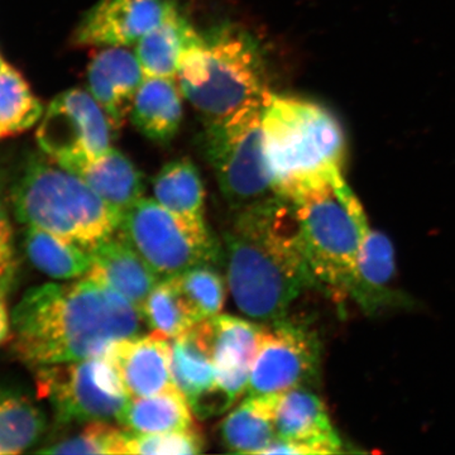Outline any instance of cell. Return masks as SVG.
Returning a JSON list of instances; mask_svg holds the SVG:
<instances>
[{
  "label": "cell",
  "mask_w": 455,
  "mask_h": 455,
  "mask_svg": "<svg viewBox=\"0 0 455 455\" xmlns=\"http://www.w3.org/2000/svg\"><path fill=\"white\" fill-rule=\"evenodd\" d=\"M142 322L130 300L95 278L42 284L13 311L14 350L33 368L82 361L140 335Z\"/></svg>",
  "instance_id": "1"
},
{
  "label": "cell",
  "mask_w": 455,
  "mask_h": 455,
  "mask_svg": "<svg viewBox=\"0 0 455 455\" xmlns=\"http://www.w3.org/2000/svg\"><path fill=\"white\" fill-rule=\"evenodd\" d=\"M233 212L223 233L233 300L254 322H280L302 291L315 286L291 203L275 196Z\"/></svg>",
  "instance_id": "2"
},
{
  "label": "cell",
  "mask_w": 455,
  "mask_h": 455,
  "mask_svg": "<svg viewBox=\"0 0 455 455\" xmlns=\"http://www.w3.org/2000/svg\"><path fill=\"white\" fill-rule=\"evenodd\" d=\"M291 203L315 286L343 307L357 271V196L341 170L301 182L281 194Z\"/></svg>",
  "instance_id": "3"
},
{
  "label": "cell",
  "mask_w": 455,
  "mask_h": 455,
  "mask_svg": "<svg viewBox=\"0 0 455 455\" xmlns=\"http://www.w3.org/2000/svg\"><path fill=\"white\" fill-rule=\"evenodd\" d=\"M176 82L208 121L263 103L269 92L263 50L252 33L235 23L202 33L182 56Z\"/></svg>",
  "instance_id": "4"
},
{
  "label": "cell",
  "mask_w": 455,
  "mask_h": 455,
  "mask_svg": "<svg viewBox=\"0 0 455 455\" xmlns=\"http://www.w3.org/2000/svg\"><path fill=\"white\" fill-rule=\"evenodd\" d=\"M12 202L18 220L89 251L119 229L123 215L82 178L44 157L27 163Z\"/></svg>",
  "instance_id": "5"
},
{
  "label": "cell",
  "mask_w": 455,
  "mask_h": 455,
  "mask_svg": "<svg viewBox=\"0 0 455 455\" xmlns=\"http://www.w3.org/2000/svg\"><path fill=\"white\" fill-rule=\"evenodd\" d=\"M262 130L277 196L307 180L341 170L343 132L324 108L268 92L263 101Z\"/></svg>",
  "instance_id": "6"
},
{
  "label": "cell",
  "mask_w": 455,
  "mask_h": 455,
  "mask_svg": "<svg viewBox=\"0 0 455 455\" xmlns=\"http://www.w3.org/2000/svg\"><path fill=\"white\" fill-rule=\"evenodd\" d=\"M263 103L211 119L203 148L233 211L277 196L269 172L262 130Z\"/></svg>",
  "instance_id": "7"
},
{
  "label": "cell",
  "mask_w": 455,
  "mask_h": 455,
  "mask_svg": "<svg viewBox=\"0 0 455 455\" xmlns=\"http://www.w3.org/2000/svg\"><path fill=\"white\" fill-rule=\"evenodd\" d=\"M118 230L163 280L220 259L206 224L188 223L156 199L140 197L123 212Z\"/></svg>",
  "instance_id": "8"
},
{
  "label": "cell",
  "mask_w": 455,
  "mask_h": 455,
  "mask_svg": "<svg viewBox=\"0 0 455 455\" xmlns=\"http://www.w3.org/2000/svg\"><path fill=\"white\" fill-rule=\"evenodd\" d=\"M36 383L61 425L118 420L131 400L107 355L36 367Z\"/></svg>",
  "instance_id": "9"
},
{
  "label": "cell",
  "mask_w": 455,
  "mask_h": 455,
  "mask_svg": "<svg viewBox=\"0 0 455 455\" xmlns=\"http://www.w3.org/2000/svg\"><path fill=\"white\" fill-rule=\"evenodd\" d=\"M113 128L90 92L71 89L53 99L37 132L42 151L68 171L112 147Z\"/></svg>",
  "instance_id": "10"
},
{
  "label": "cell",
  "mask_w": 455,
  "mask_h": 455,
  "mask_svg": "<svg viewBox=\"0 0 455 455\" xmlns=\"http://www.w3.org/2000/svg\"><path fill=\"white\" fill-rule=\"evenodd\" d=\"M319 341L309 329L286 317L263 325L247 395H280L307 387L319 373Z\"/></svg>",
  "instance_id": "11"
},
{
  "label": "cell",
  "mask_w": 455,
  "mask_h": 455,
  "mask_svg": "<svg viewBox=\"0 0 455 455\" xmlns=\"http://www.w3.org/2000/svg\"><path fill=\"white\" fill-rule=\"evenodd\" d=\"M274 424L276 439L263 454L343 453L324 403L307 386L277 395Z\"/></svg>",
  "instance_id": "12"
},
{
  "label": "cell",
  "mask_w": 455,
  "mask_h": 455,
  "mask_svg": "<svg viewBox=\"0 0 455 455\" xmlns=\"http://www.w3.org/2000/svg\"><path fill=\"white\" fill-rule=\"evenodd\" d=\"M176 9L172 0H99L84 14L73 41L82 47L132 46Z\"/></svg>",
  "instance_id": "13"
},
{
  "label": "cell",
  "mask_w": 455,
  "mask_h": 455,
  "mask_svg": "<svg viewBox=\"0 0 455 455\" xmlns=\"http://www.w3.org/2000/svg\"><path fill=\"white\" fill-rule=\"evenodd\" d=\"M202 325L211 347L218 388L235 405L247 392L263 326L220 314L203 320Z\"/></svg>",
  "instance_id": "14"
},
{
  "label": "cell",
  "mask_w": 455,
  "mask_h": 455,
  "mask_svg": "<svg viewBox=\"0 0 455 455\" xmlns=\"http://www.w3.org/2000/svg\"><path fill=\"white\" fill-rule=\"evenodd\" d=\"M145 73L136 53L125 47H104L88 68V88L113 131H119L131 116L134 98Z\"/></svg>",
  "instance_id": "15"
},
{
  "label": "cell",
  "mask_w": 455,
  "mask_h": 455,
  "mask_svg": "<svg viewBox=\"0 0 455 455\" xmlns=\"http://www.w3.org/2000/svg\"><path fill=\"white\" fill-rule=\"evenodd\" d=\"M107 355L131 398L152 396L173 385L170 339L157 331L119 340Z\"/></svg>",
  "instance_id": "16"
},
{
  "label": "cell",
  "mask_w": 455,
  "mask_h": 455,
  "mask_svg": "<svg viewBox=\"0 0 455 455\" xmlns=\"http://www.w3.org/2000/svg\"><path fill=\"white\" fill-rule=\"evenodd\" d=\"M359 244L357 271L350 299L368 314L396 305L398 293L392 289L395 251L387 235L372 229L363 208L357 212Z\"/></svg>",
  "instance_id": "17"
},
{
  "label": "cell",
  "mask_w": 455,
  "mask_h": 455,
  "mask_svg": "<svg viewBox=\"0 0 455 455\" xmlns=\"http://www.w3.org/2000/svg\"><path fill=\"white\" fill-rule=\"evenodd\" d=\"M90 253L92 263L86 276L112 287L142 313L146 299L163 278L119 230L95 245Z\"/></svg>",
  "instance_id": "18"
},
{
  "label": "cell",
  "mask_w": 455,
  "mask_h": 455,
  "mask_svg": "<svg viewBox=\"0 0 455 455\" xmlns=\"http://www.w3.org/2000/svg\"><path fill=\"white\" fill-rule=\"evenodd\" d=\"M170 368L173 385L182 392L193 411L217 390L214 362L202 322L173 338Z\"/></svg>",
  "instance_id": "19"
},
{
  "label": "cell",
  "mask_w": 455,
  "mask_h": 455,
  "mask_svg": "<svg viewBox=\"0 0 455 455\" xmlns=\"http://www.w3.org/2000/svg\"><path fill=\"white\" fill-rule=\"evenodd\" d=\"M181 94L176 79L145 76L131 112L137 130L163 145L175 139L184 116Z\"/></svg>",
  "instance_id": "20"
},
{
  "label": "cell",
  "mask_w": 455,
  "mask_h": 455,
  "mask_svg": "<svg viewBox=\"0 0 455 455\" xmlns=\"http://www.w3.org/2000/svg\"><path fill=\"white\" fill-rule=\"evenodd\" d=\"M70 172L82 178L104 202L124 212L146 191L145 176L118 149H109L97 160L84 163Z\"/></svg>",
  "instance_id": "21"
},
{
  "label": "cell",
  "mask_w": 455,
  "mask_h": 455,
  "mask_svg": "<svg viewBox=\"0 0 455 455\" xmlns=\"http://www.w3.org/2000/svg\"><path fill=\"white\" fill-rule=\"evenodd\" d=\"M200 40L202 33L176 9L137 42L134 53L145 76L176 79L182 56Z\"/></svg>",
  "instance_id": "22"
},
{
  "label": "cell",
  "mask_w": 455,
  "mask_h": 455,
  "mask_svg": "<svg viewBox=\"0 0 455 455\" xmlns=\"http://www.w3.org/2000/svg\"><path fill=\"white\" fill-rule=\"evenodd\" d=\"M277 395L248 396L220 425V436L228 451L263 454L276 439L274 410Z\"/></svg>",
  "instance_id": "23"
},
{
  "label": "cell",
  "mask_w": 455,
  "mask_h": 455,
  "mask_svg": "<svg viewBox=\"0 0 455 455\" xmlns=\"http://www.w3.org/2000/svg\"><path fill=\"white\" fill-rule=\"evenodd\" d=\"M154 199L164 208L194 224H206L205 188L193 161L179 158L164 164L152 180Z\"/></svg>",
  "instance_id": "24"
},
{
  "label": "cell",
  "mask_w": 455,
  "mask_h": 455,
  "mask_svg": "<svg viewBox=\"0 0 455 455\" xmlns=\"http://www.w3.org/2000/svg\"><path fill=\"white\" fill-rule=\"evenodd\" d=\"M116 421L134 434L164 433L194 427L191 407L175 385L152 396L131 398Z\"/></svg>",
  "instance_id": "25"
},
{
  "label": "cell",
  "mask_w": 455,
  "mask_h": 455,
  "mask_svg": "<svg viewBox=\"0 0 455 455\" xmlns=\"http://www.w3.org/2000/svg\"><path fill=\"white\" fill-rule=\"evenodd\" d=\"M25 251L38 271L56 280L86 276L92 268L89 250L40 228H27Z\"/></svg>",
  "instance_id": "26"
},
{
  "label": "cell",
  "mask_w": 455,
  "mask_h": 455,
  "mask_svg": "<svg viewBox=\"0 0 455 455\" xmlns=\"http://www.w3.org/2000/svg\"><path fill=\"white\" fill-rule=\"evenodd\" d=\"M46 416L22 392L0 386V455L20 454L37 444Z\"/></svg>",
  "instance_id": "27"
},
{
  "label": "cell",
  "mask_w": 455,
  "mask_h": 455,
  "mask_svg": "<svg viewBox=\"0 0 455 455\" xmlns=\"http://www.w3.org/2000/svg\"><path fill=\"white\" fill-rule=\"evenodd\" d=\"M142 316L152 331L169 339L187 333L200 323L188 307L175 276L164 278L152 290L143 304Z\"/></svg>",
  "instance_id": "28"
},
{
  "label": "cell",
  "mask_w": 455,
  "mask_h": 455,
  "mask_svg": "<svg viewBox=\"0 0 455 455\" xmlns=\"http://www.w3.org/2000/svg\"><path fill=\"white\" fill-rule=\"evenodd\" d=\"M42 116L40 100L7 64L0 68V139L28 130Z\"/></svg>",
  "instance_id": "29"
},
{
  "label": "cell",
  "mask_w": 455,
  "mask_h": 455,
  "mask_svg": "<svg viewBox=\"0 0 455 455\" xmlns=\"http://www.w3.org/2000/svg\"><path fill=\"white\" fill-rule=\"evenodd\" d=\"M175 277L199 322L220 314L226 302V281L214 265L196 266Z\"/></svg>",
  "instance_id": "30"
},
{
  "label": "cell",
  "mask_w": 455,
  "mask_h": 455,
  "mask_svg": "<svg viewBox=\"0 0 455 455\" xmlns=\"http://www.w3.org/2000/svg\"><path fill=\"white\" fill-rule=\"evenodd\" d=\"M128 430L112 427L108 421H92L74 435L40 449L42 454H125Z\"/></svg>",
  "instance_id": "31"
},
{
  "label": "cell",
  "mask_w": 455,
  "mask_h": 455,
  "mask_svg": "<svg viewBox=\"0 0 455 455\" xmlns=\"http://www.w3.org/2000/svg\"><path fill=\"white\" fill-rule=\"evenodd\" d=\"M206 440L196 425L188 429L156 434H134L128 431L125 454L196 455L205 451Z\"/></svg>",
  "instance_id": "32"
},
{
  "label": "cell",
  "mask_w": 455,
  "mask_h": 455,
  "mask_svg": "<svg viewBox=\"0 0 455 455\" xmlns=\"http://www.w3.org/2000/svg\"><path fill=\"white\" fill-rule=\"evenodd\" d=\"M16 274L13 230L9 220L7 205L0 190V287L9 289Z\"/></svg>",
  "instance_id": "33"
},
{
  "label": "cell",
  "mask_w": 455,
  "mask_h": 455,
  "mask_svg": "<svg viewBox=\"0 0 455 455\" xmlns=\"http://www.w3.org/2000/svg\"><path fill=\"white\" fill-rule=\"evenodd\" d=\"M8 290L0 287V344L7 339L9 331H11V320L7 309V301H5V293Z\"/></svg>",
  "instance_id": "34"
},
{
  "label": "cell",
  "mask_w": 455,
  "mask_h": 455,
  "mask_svg": "<svg viewBox=\"0 0 455 455\" xmlns=\"http://www.w3.org/2000/svg\"><path fill=\"white\" fill-rule=\"evenodd\" d=\"M3 64H4V62H3L2 59H0V68H2Z\"/></svg>",
  "instance_id": "35"
}]
</instances>
